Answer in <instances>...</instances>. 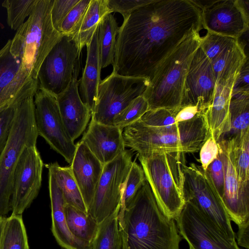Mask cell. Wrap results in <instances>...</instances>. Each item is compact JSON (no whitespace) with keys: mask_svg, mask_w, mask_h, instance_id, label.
<instances>
[{"mask_svg":"<svg viewBox=\"0 0 249 249\" xmlns=\"http://www.w3.org/2000/svg\"><path fill=\"white\" fill-rule=\"evenodd\" d=\"M119 29L116 18L111 13L106 15L99 24L98 38L101 69L114 64Z\"/></svg>","mask_w":249,"mask_h":249,"instance_id":"cell-29","label":"cell"},{"mask_svg":"<svg viewBox=\"0 0 249 249\" xmlns=\"http://www.w3.org/2000/svg\"><path fill=\"white\" fill-rule=\"evenodd\" d=\"M71 164L72 175L88 211L102 174L104 165L81 141L76 144V151Z\"/></svg>","mask_w":249,"mask_h":249,"instance_id":"cell-20","label":"cell"},{"mask_svg":"<svg viewBox=\"0 0 249 249\" xmlns=\"http://www.w3.org/2000/svg\"><path fill=\"white\" fill-rule=\"evenodd\" d=\"M149 83L147 78L125 76L112 71L99 84L91 120L114 125V118L134 99L143 95Z\"/></svg>","mask_w":249,"mask_h":249,"instance_id":"cell-9","label":"cell"},{"mask_svg":"<svg viewBox=\"0 0 249 249\" xmlns=\"http://www.w3.org/2000/svg\"><path fill=\"white\" fill-rule=\"evenodd\" d=\"M224 171V190L222 198L231 221L237 226L249 221V190L239 182L228 138L217 142Z\"/></svg>","mask_w":249,"mask_h":249,"instance_id":"cell-17","label":"cell"},{"mask_svg":"<svg viewBox=\"0 0 249 249\" xmlns=\"http://www.w3.org/2000/svg\"><path fill=\"white\" fill-rule=\"evenodd\" d=\"M193 1L201 10L202 26L207 32L238 39L248 30L245 1L218 0L205 1L204 4Z\"/></svg>","mask_w":249,"mask_h":249,"instance_id":"cell-14","label":"cell"},{"mask_svg":"<svg viewBox=\"0 0 249 249\" xmlns=\"http://www.w3.org/2000/svg\"><path fill=\"white\" fill-rule=\"evenodd\" d=\"M34 97L25 99L17 107L7 143L0 154V217L11 211L13 176L18 160L25 148L36 144L38 134Z\"/></svg>","mask_w":249,"mask_h":249,"instance_id":"cell-7","label":"cell"},{"mask_svg":"<svg viewBox=\"0 0 249 249\" xmlns=\"http://www.w3.org/2000/svg\"><path fill=\"white\" fill-rule=\"evenodd\" d=\"M79 1L80 0H53L51 16L53 25L57 31L60 33L61 26L63 21Z\"/></svg>","mask_w":249,"mask_h":249,"instance_id":"cell-40","label":"cell"},{"mask_svg":"<svg viewBox=\"0 0 249 249\" xmlns=\"http://www.w3.org/2000/svg\"><path fill=\"white\" fill-rule=\"evenodd\" d=\"M177 109L158 108L148 110L139 121L145 125L152 126L173 125L176 124L175 117Z\"/></svg>","mask_w":249,"mask_h":249,"instance_id":"cell-39","label":"cell"},{"mask_svg":"<svg viewBox=\"0 0 249 249\" xmlns=\"http://www.w3.org/2000/svg\"><path fill=\"white\" fill-rule=\"evenodd\" d=\"M35 117L38 136L71 164L76 144L69 135L59 112L56 97L38 88L34 97Z\"/></svg>","mask_w":249,"mask_h":249,"instance_id":"cell-12","label":"cell"},{"mask_svg":"<svg viewBox=\"0 0 249 249\" xmlns=\"http://www.w3.org/2000/svg\"><path fill=\"white\" fill-rule=\"evenodd\" d=\"M229 112L231 135L249 129V92H232Z\"/></svg>","mask_w":249,"mask_h":249,"instance_id":"cell-32","label":"cell"},{"mask_svg":"<svg viewBox=\"0 0 249 249\" xmlns=\"http://www.w3.org/2000/svg\"><path fill=\"white\" fill-rule=\"evenodd\" d=\"M248 59L239 41L211 61L216 84L225 85L235 80L242 67Z\"/></svg>","mask_w":249,"mask_h":249,"instance_id":"cell-24","label":"cell"},{"mask_svg":"<svg viewBox=\"0 0 249 249\" xmlns=\"http://www.w3.org/2000/svg\"><path fill=\"white\" fill-rule=\"evenodd\" d=\"M235 80L216 84L213 97L207 112L210 136L217 142L231 131L229 107Z\"/></svg>","mask_w":249,"mask_h":249,"instance_id":"cell-23","label":"cell"},{"mask_svg":"<svg viewBox=\"0 0 249 249\" xmlns=\"http://www.w3.org/2000/svg\"><path fill=\"white\" fill-rule=\"evenodd\" d=\"M54 176L66 204L88 213L78 186L72 175L71 168L62 167L57 162L46 164Z\"/></svg>","mask_w":249,"mask_h":249,"instance_id":"cell-26","label":"cell"},{"mask_svg":"<svg viewBox=\"0 0 249 249\" xmlns=\"http://www.w3.org/2000/svg\"><path fill=\"white\" fill-rule=\"evenodd\" d=\"M77 77H73L68 88L56 96L62 121L73 141L83 133L92 114L80 98Z\"/></svg>","mask_w":249,"mask_h":249,"instance_id":"cell-19","label":"cell"},{"mask_svg":"<svg viewBox=\"0 0 249 249\" xmlns=\"http://www.w3.org/2000/svg\"><path fill=\"white\" fill-rule=\"evenodd\" d=\"M207 111H202L195 106L189 105L181 107L177 110L175 117V122L176 123H178L189 121L200 113Z\"/></svg>","mask_w":249,"mask_h":249,"instance_id":"cell-46","label":"cell"},{"mask_svg":"<svg viewBox=\"0 0 249 249\" xmlns=\"http://www.w3.org/2000/svg\"><path fill=\"white\" fill-rule=\"evenodd\" d=\"M206 171L222 198L224 190L225 178L223 164L219 153L217 157L209 164Z\"/></svg>","mask_w":249,"mask_h":249,"instance_id":"cell-43","label":"cell"},{"mask_svg":"<svg viewBox=\"0 0 249 249\" xmlns=\"http://www.w3.org/2000/svg\"><path fill=\"white\" fill-rule=\"evenodd\" d=\"M249 92V59L240 69L234 82L232 92Z\"/></svg>","mask_w":249,"mask_h":249,"instance_id":"cell-45","label":"cell"},{"mask_svg":"<svg viewBox=\"0 0 249 249\" xmlns=\"http://www.w3.org/2000/svg\"><path fill=\"white\" fill-rule=\"evenodd\" d=\"M131 153L125 150L104 165L102 174L88 213L98 223L121 207L126 179L132 163Z\"/></svg>","mask_w":249,"mask_h":249,"instance_id":"cell-11","label":"cell"},{"mask_svg":"<svg viewBox=\"0 0 249 249\" xmlns=\"http://www.w3.org/2000/svg\"><path fill=\"white\" fill-rule=\"evenodd\" d=\"M0 249H29L22 215L6 217L1 232Z\"/></svg>","mask_w":249,"mask_h":249,"instance_id":"cell-31","label":"cell"},{"mask_svg":"<svg viewBox=\"0 0 249 249\" xmlns=\"http://www.w3.org/2000/svg\"><path fill=\"white\" fill-rule=\"evenodd\" d=\"M64 213L68 228L73 235L90 245L99 224L88 213L66 204Z\"/></svg>","mask_w":249,"mask_h":249,"instance_id":"cell-30","label":"cell"},{"mask_svg":"<svg viewBox=\"0 0 249 249\" xmlns=\"http://www.w3.org/2000/svg\"><path fill=\"white\" fill-rule=\"evenodd\" d=\"M148 110V105L143 96L134 99L114 119L113 125L122 130L139 120Z\"/></svg>","mask_w":249,"mask_h":249,"instance_id":"cell-35","label":"cell"},{"mask_svg":"<svg viewBox=\"0 0 249 249\" xmlns=\"http://www.w3.org/2000/svg\"><path fill=\"white\" fill-rule=\"evenodd\" d=\"M189 249H195L194 248H193L190 245H189Z\"/></svg>","mask_w":249,"mask_h":249,"instance_id":"cell-49","label":"cell"},{"mask_svg":"<svg viewBox=\"0 0 249 249\" xmlns=\"http://www.w3.org/2000/svg\"><path fill=\"white\" fill-rule=\"evenodd\" d=\"M207 112L164 126H149L138 120L123 130L124 146L139 156L156 152H197L210 136Z\"/></svg>","mask_w":249,"mask_h":249,"instance_id":"cell-3","label":"cell"},{"mask_svg":"<svg viewBox=\"0 0 249 249\" xmlns=\"http://www.w3.org/2000/svg\"><path fill=\"white\" fill-rule=\"evenodd\" d=\"M11 39L0 49V95L18 70L20 61L10 51Z\"/></svg>","mask_w":249,"mask_h":249,"instance_id":"cell-37","label":"cell"},{"mask_svg":"<svg viewBox=\"0 0 249 249\" xmlns=\"http://www.w3.org/2000/svg\"><path fill=\"white\" fill-rule=\"evenodd\" d=\"M145 180L142 166L133 161L125 182L119 215L122 214Z\"/></svg>","mask_w":249,"mask_h":249,"instance_id":"cell-34","label":"cell"},{"mask_svg":"<svg viewBox=\"0 0 249 249\" xmlns=\"http://www.w3.org/2000/svg\"><path fill=\"white\" fill-rule=\"evenodd\" d=\"M228 138L240 186L249 190V129Z\"/></svg>","mask_w":249,"mask_h":249,"instance_id":"cell-27","label":"cell"},{"mask_svg":"<svg viewBox=\"0 0 249 249\" xmlns=\"http://www.w3.org/2000/svg\"><path fill=\"white\" fill-rule=\"evenodd\" d=\"M184 154L156 152L139 156L146 180L158 206L167 217L174 220L185 203L182 171Z\"/></svg>","mask_w":249,"mask_h":249,"instance_id":"cell-6","label":"cell"},{"mask_svg":"<svg viewBox=\"0 0 249 249\" xmlns=\"http://www.w3.org/2000/svg\"><path fill=\"white\" fill-rule=\"evenodd\" d=\"M43 166L36 145L24 149L13 176L10 203L12 214L22 215L38 196Z\"/></svg>","mask_w":249,"mask_h":249,"instance_id":"cell-13","label":"cell"},{"mask_svg":"<svg viewBox=\"0 0 249 249\" xmlns=\"http://www.w3.org/2000/svg\"><path fill=\"white\" fill-rule=\"evenodd\" d=\"M118 220L123 249H179L175 220L161 211L146 180Z\"/></svg>","mask_w":249,"mask_h":249,"instance_id":"cell-2","label":"cell"},{"mask_svg":"<svg viewBox=\"0 0 249 249\" xmlns=\"http://www.w3.org/2000/svg\"><path fill=\"white\" fill-rule=\"evenodd\" d=\"M120 208L98 225L96 233L90 244V249H123L118 215Z\"/></svg>","mask_w":249,"mask_h":249,"instance_id":"cell-28","label":"cell"},{"mask_svg":"<svg viewBox=\"0 0 249 249\" xmlns=\"http://www.w3.org/2000/svg\"><path fill=\"white\" fill-rule=\"evenodd\" d=\"M37 0H5L1 4L7 12L9 27L17 31L31 14Z\"/></svg>","mask_w":249,"mask_h":249,"instance_id":"cell-33","label":"cell"},{"mask_svg":"<svg viewBox=\"0 0 249 249\" xmlns=\"http://www.w3.org/2000/svg\"><path fill=\"white\" fill-rule=\"evenodd\" d=\"M238 42L237 39L207 32L205 36L201 37L199 47L212 61Z\"/></svg>","mask_w":249,"mask_h":249,"instance_id":"cell-36","label":"cell"},{"mask_svg":"<svg viewBox=\"0 0 249 249\" xmlns=\"http://www.w3.org/2000/svg\"><path fill=\"white\" fill-rule=\"evenodd\" d=\"M237 245L249 249V221L238 226Z\"/></svg>","mask_w":249,"mask_h":249,"instance_id":"cell-47","label":"cell"},{"mask_svg":"<svg viewBox=\"0 0 249 249\" xmlns=\"http://www.w3.org/2000/svg\"><path fill=\"white\" fill-rule=\"evenodd\" d=\"M17 106L10 107L0 111V154L7 143Z\"/></svg>","mask_w":249,"mask_h":249,"instance_id":"cell-41","label":"cell"},{"mask_svg":"<svg viewBox=\"0 0 249 249\" xmlns=\"http://www.w3.org/2000/svg\"><path fill=\"white\" fill-rule=\"evenodd\" d=\"M178 232L195 249H241L225 236L194 204L185 201L175 220Z\"/></svg>","mask_w":249,"mask_h":249,"instance_id":"cell-15","label":"cell"},{"mask_svg":"<svg viewBox=\"0 0 249 249\" xmlns=\"http://www.w3.org/2000/svg\"><path fill=\"white\" fill-rule=\"evenodd\" d=\"M98 34V27L90 43L87 46L86 65L79 80L78 91L80 98L91 112L97 98L98 87L101 81Z\"/></svg>","mask_w":249,"mask_h":249,"instance_id":"cell-22","label":"cell"},{"mask_svg":"<svg viewBox=\"0 0 249 249\" xmlns=\"http://www.w3.org/2000/svg\"><path fill=\"white\" fill-rule=\"evenodd\" d=\"M48 169L49 189L51 201L52 233L58 244L64 249H90V245L74 237L66 219V202L52 170Z\"/></svg>","mask_w":249,"mask_h":249,"instance_id":"cell-21","label":"cell"},{"mask_svg":"<svg viewBox=\"0 0 249 249\" xmlns=\"http://www.w3.org/2000/svg\"><path fill=\"white\" fill-rule=\"evenodd\" d=\"M183 173V195L185 201L197 207L206 218L225 236L235 241V234L221 197L209 175L200 165L185 162Z\"/></svg>","mask_w":249,"mask_h":249,"instance_id":"cell-8","label":"cell"},{"mask_svg":"<svg viewBox=\"0 0 249 249\" xmlns=\"http://www.w3.org/2000/svg\"><path fill=\"white\" fill-rule=\"evenodd\" d=\"M152 0H107L112 12L121 14L126 19L135 10L149 3Z\"/></svg>","mask_w":249,"mask_h":249,"instance_id":"cell-42","label":"cell"},{"mask_svg":"<svg viewBox=\"0 0 249 249\" xmlns=\"http://www.w3.org/2000/svg\"><path fill=\"white\" fill-rule=\"evenodd\" d=\"M6 217H0V240L1 237V232L2 231L3 225L5 222Z\"/></svg>","mask_w":249,"mask_h":249,"instance_id":"cell-48","label":"cell"},{"mask_svg":"<svg viewBox=\"0 0 249 249\" xmlns=\"http://www.w3.org/2000/svg\"><path fill=\"white\" fill-rule=\"evenodd\" d=\"M202 27L201 10L193 0H152L119 27L112 71L150 81L161 62Z\"/></svg>","mask_w":249,"mask_h":249,"instance_id":"cell-1","label":"cell"},{"mask_svg":"<svg viewBox=\"0 0 249 249\" xmlns=\"http://www.w3.org/2000/svg\"><path fill=\"white\" fill-rule=\"evenodd\" d=\"M199 151V161L204 170L207 169L209 164L217 157L219 153L217 142L211 136L207 139Z\"/></svg>","mask_w":249,"mask_h":249,"instance_id":"cell-44","label":"cell"},{"mask_svg":"<svg viewBox=\"0 0 249 249\" xmlns=\"http://www.w3.org/2000/svg\"><path fill=\"white\" fill-rule=\"evenodd\" d=\"M216 84L211 61L199 47L187 74L180 107L195 106L202 111H207L213 97Z\"/></svg>","mask_w":249,"mask_h":249,"instance_id":"cell-16","label":"cell"},{"mask_svg":"<svg viewBox=\"0 0 249 249\" xmlns=\"http://www.w3.org/2000/svg\"><path fill=\"white\" fill-rule=\"evenodd\" d=\"M112 12L107 0H90L79 31L73 38L81 52L90 43L101 21Z\"/></svg>","mask_w":249,"mask_h":249,"instance_id":"cell-25","label":"cell"},{"mask_svg":"<svg viewBox=\"0 0 249 249\" xmlns=\"http://www.w3.org/2000/svg\"><path fill=\"white\" fill-rule=\"evenodd\" d=\"M90 0H80L63 21L60 29L63 35L73 38L80 28Z\"/></svg>","mask_w":249,"mask_h":249,"instance_id":"cell-38","label":"cell"},{"mask_svg":"<svg viewBox=\"0 0 249 249\" xmlns=\"http://www.w3.org/2000/svg\"><path fill=\"white\" fill-rule=\"evenodd\" d=\"M79 51L72 37L63 35L46 56L38 72V88L55 96L64 91L80 70Z\"/></svg>","mask_w":249,"mask_h":249,"instance_id":"cell-10","label":"cell"},{"mask_svg":"<svg viewBox=\"0 0 249 249\" xmlns=\"http://www.w3.org/2000/svg\"><path fill=\"white\" fill-rule=\"evenodd\" d=\"M201 40L199 32H193L158 66L142 95L148 110L180 107L187 74Z\"/></svg>","mask_w":249,"mask_h":249,"instance_id":"cell-4","label":"cell"},{"mask_svg":"<svg viewBox=\"0 0 249 249\" xmlns=\"http://www.w3.org/2000/svg\"><path fill=\"white\" fill-rule=\"evenodd\" d=\"M122 133L123 130L114 125L91 120L80 141L105 165L125 150Z\"/></svg>","mask_w":249,"mask_h":249,"instance_id":"cell-18","label":"cell"},{"mask_svg":"<svg viewBox=\"0 0 249 249\" xmlns=\"http://www.w3.org/2000/svg\"><path fill=\"white\" fill-rule=\"evenodd\" d=\"M53 1L37 0L31 14L11 39L10 51L20 60L19 69L36 80L44 59L63 36L52 22Z\"/></svg>","mask_w":249,"mask_h":249,"instance_id":"cell-5","label":"cell"}]
</instances>
